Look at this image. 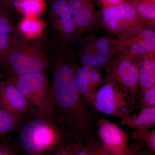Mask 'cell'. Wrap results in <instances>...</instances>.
Here are the masks:
<instances>
[{
  "label": "cell",
  "mask_w": 155,
  "mask_h": 155,
  "mask_svg": "<svg viewBox=\"0 0 155 155\" xmlns=\"http://www.w3.org/2000/svg\"><path fill=\"white\" fill-rule=\"evenodd\" d=\"M36 110L55 111L51 84L46 72H37L9 78Z\"/></svg>",
  "instance_id": "cell-6"
},
{
  "label": "cell",
  "mask_w": 155,
  "mask_h": 155,
  "mask_svg": "<svg viewBox=\"0 0 155 155\" xmlns=\"http://www.w3.org/2000/svg\"><path fill=\"white\" fill-rule=\"evenodd\" d=\"M119 49L124 50L135 56L147 53L155 54V31L143 27L117 38Z\"/></svg>",
  "instance_id": "cell-10"
},
{
  "label": "cell",
  "mask_w": 155,
  "mask_h": 155,
  "mask_svg": "<svg viewBox=\"0 0 155 155\" xmlns=\"http://www.w3.org/2000/svg\"><path fill=\"white\" fill-rule=\"evenodd\" d=\"M137 14L147 22L148 26L155 30V2L150 0H127Z\"/></svg>",
  "instance_id": "cell-19"
},
{
  "label": "cell",
  "mask_w": 155,
  "mask_h": 155,
  "mask_svg": "<svg viewBox=\"0 0 155 155\" xmlns=\"http://www.w3.org/2000/svg\"><path fill=\"white\" fill-rule=\"evenodd\" d=\"M25 0H0V4L16 13L18 5Z\"/></svg>",
  "instance_id": "cell-29"
},
{
  "label": "cell",
  "mask_w": 155,
  "mask_h": 155,
  "mask_svg": "<svg viewBox=\"0 0 155 155\" xmlns=\"http://www.w3.org/2000/svg\"><path fill=\"white\" fill-rule=\"evenodd\" d=\"M85 140L89 155H111L91 135L87 137Z\"/></svg>",
  "instance_id": "cell-25"
},
{
  "label": "cell",
  "mask_w": 155,
  "mask_h": 155,
  "mask_svg": "<svg viewBox=\"0 0 155 155\" xmlns=\"http://www.w3.org/2000/svg\"><path fill=\"white\" fill-rule=\"evenodd\" d=\"M155 106V85L147 90L141 97L137 108L141 110Z\"/></svg>",
  "instance_id": "cell-24"
},
{
  "label": "cell",
  "mask_w": 155,
  "mask_h": 155,
  "mask_svg": "<svg viewBox=\"0 0 155 155\" xmlns=\"http://www.w3.org/2000/svg\"><path fill=\"white\" fill-rule=\"evenodd\" d=\"M0 155H15L10 146L6 142L0 143Z\"/></svg>",
  "instance_id": "cell-31"
},
{
  "label": "cell",
  "mask_w": 155,
  "mask_h": 155,
  "mask_svg": "<svg viewBox=\"0 0 155 155\" xmlns=\"http://www.w3.org/2000/svg\"><path fill=\"white\" fill-rule=\"evenodd\" d=\"M45 24L35 17H25L17 25V31L29 39H35L42 34Z\"/></svg>",
  "instance_id": "cell-17"
},
{
  "label": "cell",
  "mask_w": 155,
  "mask_h": 155,
  "mask_svg": "<svg viewBox=\"0 0 155 155\" xmlns=\"http://www.w3.org/2000/svg\"><path fill=\"white\" fill-rule=\"evenodd\" d=\"M4 76H3L2 74L1 73V72H0V78H4Z\"/></svg>",
  "instance_id": "cell-32"
},
{
  "label": "cell",
  "mask_w": 155,
  "mask_h": 155,
  "mask_svg": "<svg viewBox=\"0 0 155 155\" xmlns=\"http://www.w3.org/2000/svg\"><path fill=\"white\" fill-rule=\"evenodd\" d=\"M125 0H98L101 8L114 7L121 4Z\"/></svg>",
  "instance_id": "cell-30"
},
{
  "label": "cell",
  "mask_w": 155,
  "mask_h": 155,
  "mask_svg": "<svg viewBox=\"0 0 155 155\" xmlns=\"http://www.w3.org/2000/svg\"><path fill=\"white\" fill-rule=\"evenodd\" d=\"M121 124L133 130H150L155 125V106L121 119Z\"/></svg>",
  "instance_id": "cell-15"
},
{
  "label": "cell",
  "mask_w": 155,
  "mask_h": 155,
  "mask_svg": "<svg viewBox=\"0 0 155 155\" xmlns=\"http://www.w3.org/2000/svg\"><path fill=\"white\" fill-rule=\"evenodd\" d=\"M90 67L77 65L75 71L78 89L85 103H90L94 91L92 86Z\"/></svg>",
  "instance_id": "cell-16"
},
{
  "label": "cell",
  "mask_w": 155,
  "mask_h": 155,
  "mask_svg": "<svg viewBox=\"0 0 155 155\" xmlns=\"http://www.w3.org/2000/svg\"><path fill=\"white\" fill-rule=\"evenodd\" d=\"M104 67L106 79L124 89L136 98L139 97L140 64L138 56L119 49Z\"/></svg>",
  "instance_id": "cell-5"
},
{
  "label": "cell",
  "mask_w": 155,
  "mask_h": 155,
  "mask_svg": "<svg viewBox=\"0 0 155 155\" xmlns=\"http://www.w3.org/2000/svg\"><path fill=\"white\" fill-rule=\"evenodd\" d=\"M131 137L138 141L145 143L148 149L153 153L155 152V130H132L130 133Z\"/></svg>",
  "instance_id": "cell-23"
},
{
  "label": "cell",
  "mask_w": 155,
  "mask_h": 155,
  "mask_svg": "<svg viewBox=\"0 0 155 155\" xmlns=\"http://www.w3.org/2000/svg\"><path fill=\"white\" fill-rule=\"evenodd\" d=\"M15 12L0 4V34L11 35L17 31Z\"/></svg>",
  "instance_id": "cell-21"
},
{
  "label": "cell",
  "mask_w": 155,
  "mask_h": 155,
  "mask_svg": "<svg viewBox=\"0 0 155 155\" xmlns=\"http://www.w3.org/2000/svg\"><path fill=\"white\" fill-rule=\"evenodd\" d=\"M18 138L27 155H50L74 140L57 119L56 112L34 110L19 127Z\"/></svg>",
  "instance_id": "cell-2"
},
{
  "label": "cell",
  "mask_w": 155,
  "mask_h": 155,
  "mask_svg": "<svg viewBox=\"0 0 155 155\" xmlns=\"http://www.w3.org/2000/svg\"><path fill=\"white\" fill-rule=\"evenodd\" d=\"M50 54L51 84L57 119L72 134L74 140H83L91 135L94 122L78 89L75 71L76 54L69 45L57 44Z\"/></svg>",
  "instance_id": "cell-1"
},
{
  "label": "cell",
  "mask_w": 155,
  "mask_h": 155,
  "mask_svg": "<svg viewBox=\"0 0 155 155\" xmlns=\"http://www.w3.org/2000/svg\"><path fill=\"white\" fill-rule=\"evenodd\" d=\"M97 135L104 149L111 155H125L128 136L119 125L106 119L98 120Z\"/></svg>",
  "instance_id": "cell-11"
},
{
  "label": "cell",
  "mask_w": 155,
  "mask_h": 155,
  "mask_svg": "<svg viewBox=\"0 0 155 155\" xmlns=\"http://www.w3.org/2000/svg\"><path fill=\"white\" fill-rule=\"evenodd\" d=\"M78 44L80 49L78 52L101 53L110 52L116 54L119 49V43L117 38H108L96 36L91 34L81 40Z\"/></svg>",
  "instance_id": "cell-13"
},
{
  "label": "cell",
  "mask_w": 155,
  "mask_h": 155,
  "mask_svg": "<svg viewBox=\"0 0 155 155\" xmlns=\"http://www.w3.org/2000/svg\"><path fill=\"white\" fill-rule=\"evenodd\" d=\"M76 141L72 144L70 155H89L88 149L84 140Z\"/></svg>",
  "instance_id": "cell-27"
},
{
  "label": "cell",
  "mask_w": 155,
  "mask_h": 155,
  "mask_svg": "<svg viewBox=\"0 0 155 155\" xmlns=\"http://www.w3.org/2000/svg\"><path fill=\"white\" fill-rule=\"evenodd\" d=\"M0 108L22 118L34 110L10 78L0 81Z\"/></svg>",
  "instance_id": "cell-9"
},
{
  "label": "cell",
  "mask_w": 155,
  "mask_h": 155,
  "mask_svg": "<svg viewBox=\"0 0 155 155\" xmlns=\"http://www.w3.org/2000/svg\"><path fill=\"white\" fill-rule=\"evenodd\" d=\"M47 48L39 40L29 39L17 31L10 36L8 49L0 62V72L6 78L49 69Z\"/></svg>",
  "instance_id": "cell-3"
},
{
  "label": "cell",
  "mask_w": 155,
  "mask_h": 155,
  "mask_svg": "<svg viewBox=\"0 0 155 155\" xmlns=\"http://www.w3.org/2000/svg\"><path fill=\"white\" fill-rule=\"evenodd\" d=\"M155 54L138 56L139 61V97L147 90L155 85Z\"/></svg>",
  "instance_id": "cell-14"
},
{
  "label": "cell",
  "mask_w": 155,
  "mask_h": 155,
  "mask_svg": "<svg viewBox=\"0 0 155 155\" xmlns=\"http://www.w3.org/2000/svg\"><path fill=\"white\" fill-rule=\"evenodd\" d=\"M116 54L110 52L101 53H80L76 54L77 58L82 66L97 69L104 67Z\"/></svg>",
  "instance_id": "cell-18"
},
{
  "label": "cell",
  "mask_w": 155,
  "mask_h": 155,
  "mask_svg": "<svg viewBox=\"0 0 155 155\" xmlns=\"http://www.w3.org/2000/svg\"><path fill=\"white\" fill-rule=\"evenodd\" d=\"M11 35L0 34V62L8 49Z\"/></svg>",
  "instance_id": "cell-28"
},
{
  "label": "cell",
  "mask_w": 155,
  "mask_h": 155,
  "mask_svg": "<svg viewBox=\"0 0 155 155\" xmlns=\"http://www.w3.org/2000/svg\"><path fill=\"white\" fill-rule=\"evenodd\" d=\"M24 119L14 116L0 108V139L4 138L12 131L18 130Z\"/></svg>",
  "instance_id": "cell-20"
},
{
  "label": "cell",
  "mask_w": 155,
  "mask_h": 155,
  "mask_svg": "<svg viewBox=\"0 0 155 155\" xmlns=\"http://www.w3.org/2000/svg\"><path fill=\"white\" fill-rule=\"evenodd\" d=\"M125 155H154L153 153L143 146L140 141L136 140L127 147Z\"/></svg>",
  "instance_id": "cell-26"
},
{
  "label": "cell",
  "mask_w": 155,
  "mask_h": 155,
  "mask_svg": "<svg viewBox=\"0 0 155 155\" xmlns=\"http://www.w3.org/2000/svg\"><path fill=\"white\" fill-rule=\"evenodd\" d=\"M45 9L44 0H25L19 4L17 9L25 17H35Z\"/></svg>",
  "instance_id": "cell-22"
},
{
  "label": "cell",
  "mask_w": 155,
  "mask_h": 155,
  "mask_svg": "<svg viewBox=\"0 0 155 155\" xmlns=\"http://www.w3.org/2000/svg\"><path fill=\"white\" fill-rule=\"evenodd\" d=\"M136 100L127 91L105 78L95 91L90 103L96 110L121 119L137 109Z\"/></svg>",
  "instance_id": "cell-4"
},
{
  "label": "cell",
  "mask_w": 155,
  "mask_h": 155,
  "mask_svg": "<svg viewBox=\"0 0 155 155\" xmlns=\"http://www.w3.org/2000/svg\"><path fill=\"white\" fill-rule=\"evenodd\" d=\"M48 8L57 39L69 45L78 44L83 37L73 23L67 0H49Z\"/></svg>",
  "instance_id": "cell-8"
},
{
  "label": "cell",
  "mask_w": 155,
  "mask_h": 155,
  "mask_svg": "<svg viewBox=\"0 0 155 155\" xmlns=\"http://www.w3.org/2000/svg\"><path fill=\"white\" fill-rule=\"evenodd\" d=\"M150 1H152V2H155V0H150Z\"/></svg>",
  "instance_id": "cell-33"
},
{
  "label": "cell",
  "mask_w": 155,
  "mask_h": 155,
  "mask_svg": "<svg viewBox=\"0 0 155 155\" xmlns=\"http://www.w3.org/2000/svg\"><path fill=\"white\" fill-rule=\"evenodd\" d=\"M69 12L78 31L83 35L93 31L100 23L95 11V0H67Z\"/></svg>",
  "instance_id": "cell-12"
},
{
  "label": "cell",
  "mask_w": 155,
  "mask_h": 155,
  "mask_svg": "<svg viewBox=\"0 0 155 155\" xmlns=\"http://www.w3.org/2000/svg\"><path fill=\"white\" fill-rule=\"evenodd\" d=\"M99 19L106 30L117 38L141 27H148L147 22L127 0L114 7L101 8Z\"/></svg>",
  "instance_id": "cell-7"
}]
</instances>
